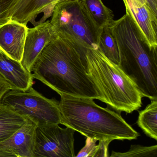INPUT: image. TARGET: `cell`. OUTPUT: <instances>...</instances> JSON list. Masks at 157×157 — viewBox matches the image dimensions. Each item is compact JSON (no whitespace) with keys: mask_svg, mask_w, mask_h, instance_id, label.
<instances>
[{"mask_svg":"<svg viewBox=\"0 0 157 157\" xmlns=\"http://www.w3.org/2000/svg\"><path fill=\"white\" fill-rule=\"evenodd\" d=\"M151 103L139 114L137 124L148 136L157 140V99Z\"/></svg>","mask_w":157,"mask_h":157,"instance_id":"16","label":"cell"},{"mask_svg":"<svg viewBox=\"0 0 157 157\" xmlns=\"http://www.w3.org/2000/svg\"><path fill=\"white\" fill-rule=\"evenodd\" d=\"M127 13L150 47L157 48V16L145 0H123Z\"/></svg>","mask_w":157,"mask_h":157,"instance_id":"8","label":"cell"},{"mask_svg":"<svg viewBox=\"0 0 157 157\" xmlns=\"http://www.w3.org/2000/svg\"><path fill=\"white\" fill-rule=\"evenodd\" d=\"M152 12L157 16V0H145Z\"/></svg>","mask_w":157,"mask_h":157,"instance_id":"23","label":"cell"},{"mask_svg":"<svg viewBox=\"0 0 157 157\" xmlns=\"http://www.w3.org/2000/svg\"><path fill=\"white\" fill-rule=\"evenodd\" d=\"M87 50L76 41L57 36L46 46L34 63L33 78L59 95L103 102L102 95L87 73Z\"/></svg>","mask_w":157,"mask_h":157,"instance_id":"1","label":"cell"},{"mask_svg":"<svg viewBox=\"0 0 157 157\" xmlns=\"http://www.w3.org/2000/svg\"><path fill=\"white\" fill-rule=\"evenodd\" d=\"M113 140L110 139L99 140L98 145V150L95 157H109L108 148L109 144Z\"/></svg>","mask_w":157,"mask_h":157,"instance_id":"21","label":"cell"},{"mask_svg":"<svg viewBox=\"0 0 157 157\" xmlns=\"http://www.w3.org/2000/svg\"><path fill=\"white\" fill-rule=\"evenodd\" d=\"M50 21L58 36L72 39L87 49H98L102 29L94 24L80 0L58 3Z\"/></svg>","mask_w":157,"mask_h":157,"instance_id":"5","label":"cell"},{"mask_svg":"<svg viewBox=\"0 0 157 157\" xmlns=\"http://www.w3.org/2000/svg\"><path fill=\"white\" fill-rule=\"evenodd\" d=\"M57 36L50 21L28 28L21 62L27 71L32 73L33 65L40 53Z\"/></svg>","mask_w":157,"mask_h":157,"instance_id":"9","label":"cell"},{"mask_svg":"<svg viewBox=\"0 0 157 157\" xmlns=\"http://www.w3.org/2000/svg\"><path fill=\"white\" fill-rule=\"evenodd\" d=\"M110 157H157V145L144 146L131 145L126 152H119L112 151Z\"/></svg>","mask_w":157,"mask_h":157,"instance_id":"18","label":"cell"},{"mask_svg":"<svg viewBox=\"0 0 157 157\" xmlns=\"http://www.w3.org/2000/svg\"><path fill=\"white\" fill-rule=\"evenodd\" d=\"M98 49L110 61L119 65V53L116 39L109 25L103 27Z\"/></svg>","mask_w":157,"mask_h":157,"instance_id":"17","label":"cell"},{"mask_svg":"<svg viewBox=\"0 0 157 157\" xmlns=\"http://www.w3.org/2000/svg\"><path fill=\"white\" fill-rule=\"evenodd\" d=\"M75 130L58 124L37 125L34 134V157H76Z\"/></svg>","mask_w":157,"mask_h":157,"instance_id":"7","label":"cell"},{"mask_svg":"<svg viewBox=\"0 0 157 157\" xmlns=\"http://www.w3.org/2000/svg\"><path fill=\"white\" fill-rule=\"evenodd\" d=\"M61 124L86 137L111 140H136L140 136L119 113L96 104L93 99L60 94Z\"/></svg>","mask_w":157,"mask_h":157,"instance_id":"2","label":"cell"},{"mask_svg":"<svg viewBox=\"0 0 157 157\" xmlns=\"http://www.w3.org/2000/svg\"><path fill=\"white\" fill-rule=\"evenodd\" d=\"M27 29V25L12 21L0 25V49L21 62Z\"/></svg>","mask_w":157,"mask_h":157,"instance_id":"11","label":"cell"},{"mask_svg":"<svg viewBox=\"0 0 157 157\" xmlns=\"http://www.w3.org/2000/svg\"><path fill=\"white\" fill-rule=\"evenodd\" d=\"M86 57L87 73L107 107L127 114L141 107L143 95L118 65L109 60L98 49H87Z\"/></svg>","mask_w":157,"mask_h":157,"instance_id":"4","label":"cell"},{"mask_svg":"<svg viewBox=\"0 0 157 157\" xmlns=\"http://www.w3.org/2000/svg\"><path fill=\"white\" fill-rule=\"evenodd\" d=\"M87 14L94 24L101 30L113 20V11L104 4L101 0H80Z\"/></svg>","mask_w":157,"mask_h":157,"instance_id":"15","label":"cell"},{"mask_svg":"<svg viewBox=\"0 0 157 157\" xmlns=\"http://www.w3.org/2000/svg\"><path fill=\"white\" fill-rule=\"evenodd\" d=\"M109 27L116 39L118 66L134 82L143 97L157 99V48L150 47L126 13Z\"/></svg>","mask_w":157,"mask_h":157,"instance_id":"3","label":"cell"},{"mask_svg":"<svg viewBox=\"0 0 157 157\" xmlns=\"http://www.w3.org/2000/svg\"><path fill=\"white\" fill-rule=\"evenodd\" d=\"M11 90L12 87L10 83L0 74V101L3 95Z\"/></svg>","mask_w":157,"mask_h":157,"instance_id":"22","label":"cell"},{"mask_svg":"<svg viewBox=\"0 0 157 157\" xmlns=\"http://www.w3.org/2000/svg\"><path fill=\"white\" fill-rule=\"evenodd\" d=\"M36 126L28 118L27 122L12 136L0 142V157H34Z\"/></svg>","mask_w":157,"mask_h":157,"instance_id":"10","label":"cell"},{"mask_svg":"<svg viewBox=\"0 0 157 157\" xmlns=\"http://www.w3.org/2000/svg\"><path fill=\"white\" fill-rule=\"evenodd\" d=\"M0 74L10 83L12 90H26L33 84V78L21 62L10 57L0 49Z\"/></svg>","mask_w":157,"mask_h":157,"instance_id":"12","label":"cell"},{"mask_svg":"<svg viewBox=\"0 0 157 157\" xmlns=\"http://www.w3.org/2000/svg\"><path fill=\"white\" fill-rule=\"evenodd\" d=\"M97 141L98 140L95 139L87 137L85 146L76 155V157H95L98 150V145H96Z\"/></svg>","mask_w":157,"mask_h":157,"instance_id":"20","label":"cell"},{"mask_svg":"<svg viewBox=\"0 0 157 157\" xmlns=\"http://www.w3.org/2000/svg\"><path fill=\"white\" fill-rule=\"evenodd\" d=\"M65 0H17L10 12V21L27 25L28 22L47 9L54 10Z\"/></svg>","mask_w":157,"mask_h":157,"instance_id":"13","label":"cell"},{"mask_svg":"<svg viewBox=\"0 0 157 157\" xmlns=\"http://www.w3.org/2000/svg\"><path fill=\"white\" fill-rule=\"evenodd\" d=\"M0 102L28 117L37 125L61 124L59 102L46 98L32 87L25 91L10 90Z\"/></svg>","mask_w":157,"mask_h":157,"instance_id":"6","label":"cell"},{"mask_svg":"<svg viewBox=\"0 0 157 157\" xmlns=\"http://www.w3.org/2000/svg\"><path fill=\"white\" fill-rule=\"evenodd\" d=\"M28 118L0 102V142L12 136L27 122Z\"/></svg>","mask_w":157,"mask_h":157,"instance_id":"14","label":"cell"},{"mask_svg":"<svg viewBox=\"0 0 157 157\" xmlns=\"http://www.w3.org/2000/svg\"><path fill=\"white\" fill-rule=\"evenodd\" d=\"M17 0H0V25L11 20L10 12Z\"/></svg>","mask_w":157,"mask_h":157,"instance_id":"19","label":"cell"}]
</instances>
